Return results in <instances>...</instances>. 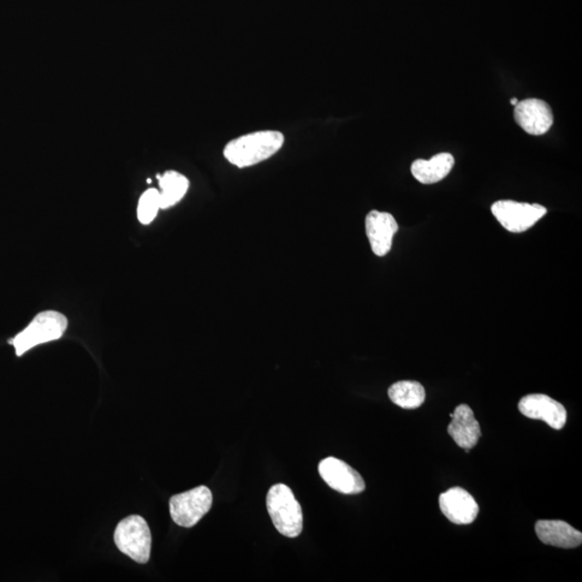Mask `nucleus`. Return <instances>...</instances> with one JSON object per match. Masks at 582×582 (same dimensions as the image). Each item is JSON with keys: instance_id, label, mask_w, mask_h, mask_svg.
Listing matches in <instances>:
<instances>
[{"instance_id": "obj_10", "label": "nucleus", "mask_w": 582, "mask_h": 582, "mask_svg": "<svg viewBox=\"0 0 582 582\" xmlns=\"http://www.w3.org/2000/svg\"><path fill=\"white\" fill-rule=\"evenodd\" d=\"M398 223L393 215L386 212L371 211L366 217V234L374 255L384 257L390 252Z\"/></svg>"}, {"instance_id": "obj_8", "label": "nucleus", "mask_w": 582, "mask_h": 582, "mask_svg": "<svg viewBox=\"0 0 582 582\" xmlns=\"http://www.w3.org/2000/svg\"><path fill=\"white\" fill-rule=\"evenodd\" d=\"M519 410L525 417L544 421L556 431H561L566 424V409L547 395L525 396L519 402Z\"/></svg>"}, {"instance_id": "obj_7", "label": "nucleus", "mask_w": 582, "mask_h": 582, "mask_svg": "<svg viewBox=\"0 0 582 582\" xmlns=\"http://www.w3.org/2000/svg\"><path fill=\"white\" fill-rule=\"evenodd\" d=\"M318 472L325 483L343 494H359L366 489L364 479L359 473L347 464L346 462L327 457L319 462Z\"/></svg>"}, {"instance_id": "obj_5", "label": "nucleus", "mask_w": 582, "mask_h": 582, "mask_svg": "<svg viewBox=\"0 0 582 582\" xmlns=\"http://www.w3.org/2000/svg\"><path fill=\"white\" fill-rule=\"evenodd\" d=\"M213 504V494L207 486L183 492L170 500V514L177 525L192 527L210 512Z\"/></svg>"}, {"instance_id": "obj_14", "label": "nucleus", "mask_w": 582, "mask_h": 582, "mask_svg": "<svg viewBox=\"0 0 582 582\" xmlns=\"http://www.w3.org/2000/svg\"><path fill=\"white\" fill-rule=\"evenodd\" d=\"M455 163L452 154L439 153L430 160L419 159L411 165V173L415 180L424 185H431L444 180L452 171Z\"/></svg>"}, {"instance_id": "obj_9", "label": "nucleus", "mask_w": 582, "mask_h": 582, "mask_svg": "<svg viewBox=\"0 0 582 582\" xmlns=\"http://www.w3.org/2000/svg\"><path fill=\"white\" fill-rule=\"evenodd\" d=\"M515 122L530 135H544L554 124V112L549 104L539 99L521 100L514 109Z\"/></svg>"}, {"instance_id": "obj_11", "label": "nucleus", "mask_w": 582, "mask_h": 582, "mask_svg": "<svg viewBox=\"0 0 582 582\" xmlns=\"http://www.w3.org/2000/svg\"><path fill=\"white\" fill-rule=\"evenodd\" d=\"M439 506L445 518L457 525H472L479 514L477 502L462 488H453L442 493L439 496Z\"/></svg>"}, {"instance_id": "obj_17", "label": "nucleus", "mask_w": 582, "mask_h": 582, "mask_svg": "<svg viewBox=\"0 0 582 582\" xmlns=\"http://www.w3.org/2000/svg\"><path fill=\"white\" fill-rule=\"evenodd\" d=\"M159 210H161L160 204V192L158 189H148L141 194L138 207L139 221L142 224H150L157 217Z\"/></svg>"}, {"instance_id": "obj_2", "label": "nucleus", "mask_w": 582, "mask_h": 582, "mask_svg": "<svg viewBox=\"0 0 582 582\" xmlns=\"http://www.w3.org/2000/svg\"><path fill=\"white\" fill-rule=\"evenodd\" d=\"M68 320L64 314L57 311L41 312L34 317L26 329L8 343L15 348L16 355L21 358L28 350L47 342L57 341L68 330Z\"/></svg>"}, {"instance_id": "obj_13", "label": "nucleus", "mask_w": 582, "mask_h": 582, "mask_svg": "<svg viewBox=\"0 0 582 582\" xmlns=\"http://www.w3.org/2000/svg\"><path fill=\"white\" fill-rule=\"evenodd\" d=\"M535 531L545 545L554 547L573 549L579 547L582 543V534L564 521L540 520Z\"/></svg>"}, {"instance_id": "obj_4", "label": "nucleus", "mask_w": 582, "mask_h": 582, "mask_svg": "<svg viewBox=\"0 0 582 582\" xmlns=\"http://www.w3.org/2000/svg\"><path fill=\"white\" fill-rule=\"evenodd\" d=\"M115 544L123 555L135 562L146 564L151 555V532L140 515H130L119 522L115 531Z\"/></svg>"}, {"instance_id": "obj_6", "label": "nucleus", "mask_w": 582, "mask_h": 582, "mask_svg": "<svg viewBox=\"0 0 582 582\" xmlns=\"http://www.w3.org/2000/svg\"><path fill=\"white\" fill-rule=\"evenodd\" d=\"M491 211L498 223L513 234H521L531 229L547 213V209L543 205L521 203L512 200L495 202Z\"/></svg>"}, {"instance_id": "obj_3", "label": "nucleus", "mask_w": 582, "mask_h": 582, "mask_svg": "<svg viewBox=\"0 0 582 582\" xmlns=\"http://www.w3.org/2000/svg\"><path fill=\"white\" fill-rule=\"evenodd\" d=\"M266 507L273 525L282 535L296 538L303 528L300 504L293 491L283 483L273 485L266 496Z\"/></svg>"}, {"instance_id": "obj_1", "label": "nucleus", "mask_w": 582, "mask_h": 582, "mask_svg": "<svg viewBox=\"0 0 582 582\" xmlns=\"http://www.w3.org/2000/svg\"><path fill=\"white\" fill-rule=\"evenodd\" d=\"M285 136L280 130H265L230 140L223 156L239 169L249 168L275 156L284 146Z\"/></svg>"}, {"instance_id": "obj_12", "label": "nucleus", "mask_w": 582, "mask_h": 582, "mask_svg": "<svg viewBox=\"0 0 582 582\" xmlns=\"http://www.w3.org/2000/svg\"><path fill=\"white\" fill-rule=\"evenodd\" d=\"M451 418L452 421L448 426L449 435L459 447L464 449L467 453L471 452L483 436L472 408L467 405L456 407Z\"/></svg>"}, {"instance_id": "obj_18", "label": "nucleus", "mask_w": 582, "mask_h": 582, "mask_svg": "<svg viewBox=\"0 0 582 582\" xmlns=\"http://www.w3.org/2000/svg\"><path fill=\"white\" fill-rule=\"evenodd\" d=\"M519 103L518 99L513 98L512 99H510V104L515 106L516 104Z\"/></svg>"}, {"instance_id": "obj_16", "label": "nucleus", "mask_w": 582, "mask_h": 582, "mask_svg": "<svg viewBox=\"0 0 582 582\" xmlns=\"http://www.w3.org/2000/svg\"><path fill=\"white\" fill-rule=\"evenodd\" d=\"M389 397L398 407L412 410L423 405L426 393L424 386L417 381H400L390 386Z\"/></svg>"}, {"instance_id": "obj_15", "label": "nucleus", "mask_w": 582, "mask_h": 582, "mask_svg": "<svg viewBox=\"0 0 582 582\" xmlns=\"http://www.w3.org/2000/svg\"><path fill=\"white\" fill-rule=\"evenodd\" d=\"M158 178L161 210L171 209L185 197L190 186L189 180L176 171H165L162 176L158 175Z\"/></svg>"}]
</instances>
